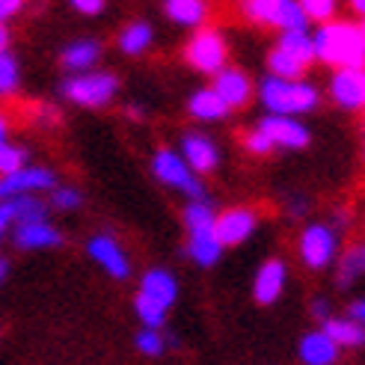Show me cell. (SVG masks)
<instances>
[{
	"label": "cell",
	"mask_w": 365,
	"mask_h": 365,
	"mask_svg": "<svg viewBox=\"0 0 365 365\" xmlns=\"http://www.w3.org/2000/svg\"><path fill=\"white\" fill-rule=\"evenodd\" d=\"M315 57L333 68H362L365 66V33L351 21H324L312 36Z\"/></svg>",
	"instance_id": "cell-1"
},
{
	"label": "cell",
	"mask_w": 365,
	"mask_h": 365,
	"mask_svg": "<svg viewBox=\"0 0 365 365\" xmlns=\"http://www.w3.org/2000/svg\"><path fill=\"white\" fill-rule=\"evenodd\" d=\"M259 96L270 113H282V116H300V113H309L318 107V89L300 78L267 75L262 81Z\"/></svg>",
	"instance_id": "cell-2"
},
{
	"label": "cell",
	"mask_w": 365,
	"mask_h": 365,
	"mask_svg": "<svg viewBox=\"0 0 365 365\" xmlns=\"http://www.w3.org/2000/svg\"><path fill=\"white\" fill-rule=\"evenodd\" d=\"M185 223L190 232V241H187L190 259L199 267H214L223 255V244L214 232V211L202 202V199H193V202L185 208Z\"/></svg>",
	"instance_id": "cell-3"
},
{
	"label": "cell",
	"mask_w": 365,
	"mask_h": 365,
	"mask_svg": "<svg viewBox=\"0 0 365 365\" xmlns=\"http://www.w3.org/2000/svg\"><path fill=\"white\" fill-rule=\"evenodd\" d=\"M119 93V78L110 71H71V78L63 83V96L78 107H104Z\"/></svg>",
	"instance_id": "cell-4"
},
{
	"label": "cell",
	"mask_w": 365,
	"mask_h": 365,
	"mask_svg": "<svg viewBox=\"0 0 365 365\" xmlns=\"http://www.w3.org/2000/svg\"><path fill=\"white\" fill-rule=\"evenodd\" d=\"M185 60L202 75H217L229 60V45L223 33L214 27H196V36L185 48Z\"/></svg>",
	"instance_id": "cell-5"
},
{
	"label": "cell",
	"mask_w": 365,
	"mask_h": 365,
	"mask_svg": "<svg viewBox=\"0 0 365 365\" xmlns=\"http://www.w3.org/2000/svg\"><path fill=\"white\" fill-rule=\"evenodd\" d=\"M152 173L158 181H163V185H170L181 193H187L190 199H205V187L202 181L196 178V173L187 167V160L181 158L178 152L173 149H160L155 158H152Z\"/></svg>",
	"instance_id": "cell-6"
},
{
	"label": "cell",
	"mask_w": 365,
	"mask_h": 365,
	"mask_svg": "<svg viewBox=\"0 0 365 365\" xmlns=\"http://www.w3.org/2000/svg\"><path fill=\"white\" fill-rule=\"evenodd\" d=\"M336 247H339L336 232L330 226H324V223L309 226L300 235V259L309 267H315V270H324L327 264L336 259Z\"/></svg>",
	"instance_id": "cell-7"
},
{
	"label": "cell",
	"mask_w": 365,
	"mask_h": 365,
	"mask_svg": "<svg viewBox=\"0 0 365 365\" xmlns=\"http://www.w3.org/2000/svg\"><path fill=\"white\" fill-rule=\"evenodd\" d=\"M57 187V175L45 167H24L9 175H0V199H9L18 193H39V190H53Z\"/></svg>",
	"instance_id": "cell-8"
},
{
	"label": "cell",
	"mask_w": 365,
	"mask_h": 365,
	"mask_svg": "<svg viewBox=\"0 0 365 365\" xmlns=\"http://www.w3.org/2000/svg\"><path fill=\"white\" fill-rule=\"evenodd\" d=\"M330 96L344 110H365V66L339 68L330 81Z\"/></svg>",
	"instance_id": "cell-9"
},
{
	"label": "cell",
	"mask_w": 365,
	"mask_h": 365,
	"mask_svg": "<svg viewBox=\"0 0 365 365\" xmlns=\"http://www.w3.org/2000/svg\"><path fill=\"white\" fill-rule=\"evenodd\" d=\"M259 128L270 137L273 145H282V149H306L309 145V128L303 122H297L294 116L270 113L262 119Z\"/></svg>",
	"instance_id": "cell-10"
},
{
	"label": "cell",
	"mask_w": 365,
	"mask_h": 365,
	"mask_svg": "<svg viewBox=\"0 0 365 365\" xmlns=\"http://www.w3.org/2000/svg\"><path fill=\"white\" fill-rule=\"evenodd\" d=\"M255 214L250 208H229L220 217H214V232L223 247H238L255 232Z\"/></svg>",
	"instance_id": "cell-11"
},
{
	"label": "cell",
	"mask_w": 365,
	"mask_h": 365,
	"mask_svg": "<svg viewBox=\"0 0 365 365\" xmlns=\"http://www.w3.org/2000/svg\"><path fill=\"white\" fill-rule=\"evenodd\" d=\"M214 93L223 98V104L229 110H238V107H247L250 96H252V81L244 75L241 68H220L214 75Z\"/></svg>",
	"instance_id": "cell-12"
},
{
	"label": "cell",
	"mask_w": 365,
	"mask_h": 365,
	"mask_svg": "<svg viewBox=\"0 0 365 365\" xmlns=\"http://www.w3.org/2000/svg\"><path fill=\"white\" fill-rule=\"evenodd\" d=\"M181 158H185L187 167L199 175L214 173L217 163H220V152H217V145L205 134H187L181 140Z\"/></svg>",
	"instance_id": "cell-13"
},
{
	"label": "cell",
	"mask_w": 365,
	"mask_h": 365,
	"mask_svg": "<svg viewBox=\"0 0 365 365\" xmlns=\"http://www.w3.org/2000/svg\"><path fill=\"white\" fill-rule=\"evenodd\" d=\"M285 277H288L285 262H279V259L264 262V264L259 267V273H255V282H252L255 300H259L262 306L277 303L279 294H282V288H285Z\"/></svg>",
	"instance_id": "cell-14"
},
{
	"label": "cell",
	"mask_w": 365,
	"mask_h": 365,
	"mask_svg": "<svg viewBox=\"0 0 365 365\" xmlns=\"http://www.w3.org/2000/svg\"><path fill=\"white\" fill-rule=\"evenodd\" d=\"M89 255L110 273V277L116 279H125L128 273H131V264H128V255L122 252V247L113 241V238H107V235H98V238L89 241Z\"/></svg>",
	"instance_id": "cell-15"
},
{
	"label": "cell",
	"mask_w": 365,
	"mask_h": 365,
	"mask_svg": "<svg viewBox=\"0 0 365 365\" xmlns=\"http://www.w3.org/2000/svg\"><path fill=\"white\" fill-rule=\"evenodd\" d=\"M15 244L21 250H48V247H60L63 235L53 229L48 220L15 223Z\"/></svg>",
	"instance_id": "cell-16"
},
{
	"label": "cell",
	"mask_w": 365,
	"mask_h": 365,
	"mask_svg": "<svg viewBox=\"0 0 365 365\" xmlns=\"http://www.w3.org/2000/svg\"><path fill=\"white\" fill-rule=\"evenodd\" d=\"M297 354H300V359L306 365H333L339 359V344L327 336L324 330H315V333L303 336Z\"/></svg>",
	"instance_id": "cell-17"
},
{
	"label": "cell",
	"mask_w": 365,
	"mask_h": 365,
	"mask_svg": "<svg viewBox=\"0 0 365 365\" xmlns=\"http://www.w3.org/2000/svg\"><path fill=\"white\" fill-rule=\"evenodd\" d=\"M140 294H145V297H152L155 303H160V306H173L175 303V297H178V282H175V277L173 273H167V270H149L143 277V282H140Z\"/></svg>",
	"instance_id": "cell-18"
},
{
	"label": "cell",
	"mask_w": 365,
	"mask_h": 365,
	"mask_svg": "<svg viewBox=\"0 0 365 365\" xmlns=\"http://www.w3.org/2000/svg\"><path fill=\"white\" fill-rule=\"evenodd\" d=\"M101 57V42L98 39H75V42H68L60 53V60H63V68L68 71H86V68H93Z\"/></svg>",
	"instance_id": "cell-19"
},
{
	"label": "cell",
	"mask_w": 365,
	"mask_h": 365,
	"mask_svg": "<svg viewBox=\"0 0 365 365\" xmlns=\"http://www.w3.org/2000/svg\"><path fill=\"white\" fill-rule=\"evenodd\" d=\"M163 12L181 27H202L208 18V0H163Z\"/></svg>",
	"instance_id": "cell-20"
},
{
	"label": "cell",
	"mask_w": 365,
	"mask_h": 365,
	"mask_svg": "<svg viewBox=\"0 0 365 365\" xmlns=\"http://www.w3.org/2000/svg\"><path fill=\"white\" fill-rule=\"evenodd\" d=\"M321 330L330 336L339 348H359V344H365V327L354 318H327Z\"/></svg>",
	"instance_id": "cell-21"
},
{
	"label": "cell",
	"mask_w": 365,
	"mask_h": 365,
	"mask_svg": "<svg viewBox=\"0 0 365 365\" xmlns=\"http://www.w3.org/2000/svg\"><path fill=\"white\" fill-rule=\"evenodd\" d=\"M152 42H155V30L145 21H131L128 27H122L119 39H116L119 51L128 53V57H140V53H145L152 48Z\"/></svg>",
	"instance_id": "cell-22"
},
{
	"label": "cell",
	"mask_w": 365,
	"mask_h": 365,
	"mask_svg": "<svg viewBox=\"0 0 365 365\" xmlns=\"http://www.w3.org/2000/svg\"><path fill=\"white\" fill-rule=\"evenodd\" d=\"M190 116L199 122H217L229 116V107L223 104V98L214 93V89H199V93L190 96Z\"/></svg>",
	"instance_id": "cell-23"
},
{
	"label": "cell",
	"mask_w": 365,
	"mask_h": 365,
	"mask_svg": "<svg viewBox=\"0 0 365 365\" xmlns=\"http://www.w3.org/2000/svg\"><path fill=\"white\" fill-rule=\"evenodd\" d=\"M279 48L288 51V53H294V57L309 66L315 60V42H312V36L306 33V27H294V30H282L279 36Z\"/></svg>",
	"instance_id": "cell-24"
},
{
	"label": "cell",
	"mask_w": 365,
	"mask_h": 365,
	"mask_svg": "<svg viewBox=\"0 0 365 365\" xmlns=\"http://www.w3.org/2000/svg\"><path fill=\"white\" fill-rule=\"evenodd\" d=\"M9 208H12V220L15 223H30V220H45L48 205L42 199H36L33 193H18L9 196Z\"/></svg>",
	"instance_id": "cell-25"
},
{
	"label": "cell",
	"mask_w": 365,
	"mask_h": 365,
	"mask_svg": "<svg viewBox=\"0 0 365 365\" xmlns=\"http://www.w3.org/2000/svg\"><path fill=\"white\" fill-rule=\"evenodd\" d=\"M21 86V66H18L15 53L6 48L0 51V98H9Z\"/></svg>",
	"instance_id": "cell-26"
},
{
	"label": "cell",
	"mask_w": 365,
	"mask_h": 365,
	"mask_svg": "<svg viewBox=\"0 0 365 365\" xmlns=\"http://www.w3.org/2000/svg\"><path fill=\"white\" fill-rule=\"evenodd\" d=\"M241 9L252 24L277 27V21H279V0H244Z\"/></svg>",
	"instance_id": "cell-27"
},
{
	"label": "cell",
	"mask_w": 365,
	"mask_h": 365,
	"mask_svg": "<svg viewBox=\"0 0 365 365\" xmlns=\"http://www.w3.org/2000/svg\"><path fill=\"white\" fill-rule=\"evenodd\" d=\"M267 68H270V75H277V78H303V71H306V66L294 57V53H288L282 48L270 51Z\"/></svg>",
	"instance_id": "cell-28"
},
{
	"label": "cell",
	"mask_w": 365,
	"mask_h": 365,
	"mask_svg": "<svg viewBox=\"0 0 365 365\" xmlns=\"http://www.w3.org/2000/svg\"><path fill=\"white\" fill-rule=\"evenodd\" d=\"M365 273V247H354L341 255V273H339V285L348 288L356 277Z\"/></svg>",
	"instance_id": "cell-29"
},
{
	"label": "cell",
	"mask_w": 365,
	"mask_h": 365,
	"mask_svg": "<svg viewBox=\"0 0 365 365\" xmlns=\"http://www.w3.org/2000/svg\"><path fill=\"white\" fill-rule=\"evenodd\" d=\"M134 309H137V315L145 327H155V330H160L163 321H167V306H160L155 303L152 297H145V294H137L134 300Z\"/></svg>",
	"instance_id": "cell-30"
},
{
	"label": "cell",
	"mask_w": 365,
	"mask_h": 365,
	"mask_svg": "<svg viewBox=\"0 0 365 365\" xmlns=\"http://www.w3.org/2000/svg\"><path fill=\"white\" fill-rule=\"evenodd\" d=\"M27 163V149H21V145H12L9 140L0 145V175H9L15 170H21Z\"/></svg>",
	"instance_id": "cell-31"
},
{
	"label": "cell",
	"mask_w": 365,
	"mask_h": 365,
	"mask_svg": "<svg viewBox=\"0 0 365 365\" xmlns=\"http://www.w3.org/2000/svg\"><path fill=\"white\" fill-rule=\"evenodd\" d=\"M336 4L339 0H300V6L306 12L309 21H330V18L336 15Z\"/></svg>",
	"instance_id": "cell-32"
},
{
	"label": "cell",
	"mask_w": 365,
	"mask_h": 365,
	"mask_svg": "<svg viewBox=\"0 0 365 365\" xmlns=\"http://www.w3.org/2000/svg\"><path fill=\"white\" fill-rule=\"evenodd\" d=\"M137 348L145 356H160L163 348H167V341H163V336L155 330V327H145V330L137 336Z\"/></svg>",
	"instance_id": "cell-33"
},
{
	"label": "cell",
	"mask_w": 365,
	"mask_h": 365,
	"mask_svg": "<svg viewBox=\"0 0 365 365\" xmlns=\"http://www.w3.org/2000/svg\"><path fill=\"white\" fill-rule=\"evenodd\" d=\"M51 205L60 208V211H71L81 205V193L75 187H53V196H51Z\"/></svg>",
	"instance_id": "cell-34"
},
{
	"label": "cell",
	"mask_w": 365,
	"mask_h": 365,
	"mask_svg": "<svg viewBox=\"0 0 365 365\" xmlns=\"http://www.w3.org/2000/svg\"><path fill=\"white\" fill-rule=\"evenodd\" d=\"M244 145H247V152H252V155H270L277 145L270 143V137L262 131V128H255L252 134H247L244 137Z\"/></svg>",
	"instance_id": "cell-35"
},
{
	"label": "cell",
	"mask_w": 365,
	"mask_h": 365,
	"mask_svg": "<svg viewBox=\"0 0 365 365\" xmlns=\"http://www.w3.org/2000/svg\"><path fill=\"white\" fill-rule=\"evenodd\" d=\"M68 4L81 15H101L104 12V0H68Z\"/></svg>",
	"instance_id": "cell-36"
},
{
	"label": "cell",
	"mask_w": 365,
	"mask_h": 365,
	"mask_svg": "<svg viewBox=\"0 0 365 365\" xmlns=\"http://www.w3.org/2000/svg\"><path fill=\"white\" fill-rule=\"evenodd\" d=\"M27 0H0V21H12V18L24 9Z\"/></svg>",
	"instance_id": "cell-37"
},
{
	"label": "cell",
	"mask_w": 365,
	"mask_h": 365,
	"mask_svg": "<svg viewBox=\"0 0 365 365\" xmlns=\"http://www.w3.org/2000/svg\"><path fill=\"white\" fill-rule=\"evenodd\" d=\"M15 220H12V208H9V199H4L0 202V238H4V232L12 226Z\"/></svg>",
	"instance_id": "cell-38"
},
{
	"label": "cell",
	"mask_w": 365,
	"mask_h": 365,
	"mask_svg": "<svg viewBox=\"0 0 365 365\" xmlns=\"http://www.w3.org/2000/svg\"><path fill=\"white\" fill-rule=\"evenodd\" d=\"M312 315L321 318V321H327V318H330V306H327L324 300H315V303H312Z\"/></svg>",
	"instance_id": "cell-39"
},
{
	"label": "cell",
	"mask_w": 365,
	"mask_h": 365,
	"mask_svg": "<svg viewBox=\"0 0 365 365\" xmlns=\"http://www.w3.org/2000/svg\"><path fill=\"white\" fill-rule=\"evenodd\" d=\"M351 318L359 321V324L365 327V300H356V303L351 306Z\"/></svg>",
	"instance_id": "cell-40"
},
{
	"label": "cell",
	"mask_w": 365,
	"mask_h": 365,
	"mask_svg": "<svg viewBox=\"0 0 365 365\" xmlns=\"http://www.w3.org/2000/svg\"><path fill=\"white\" fill-rule=\"evenodd\" d=\"M6 140H9V119L0 113V145H4Z\"/></svg>",
	"instance_id": "cell-41"
},
{
	"label": "cell",
	"mask_w": 365,
	"mask_h": 365,
	"mask_svg": "<svg viewBox=\"0 0 365 365\" xmlns=\"http://www.w3.org/2000/svg\"><path fill=\"white\" fill-rule=\"evenodd\" d=\"M9 48V27L6 21H0V51H6Z\"/></svg>",
	"instance_id": "cell-42"
},
{
	"label": "cell",
	"mask_w": 365,
	"mask_h": 365,
	"mask_svg": "<svg viewBox=\"0 0 365 365\" xmlns=\"http://www.w3.org/2000/svg\"><path fill=\"white\" fill-rule=\"evenodd\" d=\"M348 4H351V9H354L359 18H365V0H348Z\"/></svg>",
	"instance_id": "cell-43"
},
{
	"label": "cell",
	"mask_w": 365,
	"mask_h": 365,
	"mask_svg": "<svg viewBox=\"0 0 365 365\" xmlns=\"http://www.w3.org/2000/svg\"><path fill=\"white\" fill-rule=\"evenodd\" d=\"M128 116H131V119H143V107H128Z\"/></svg>",
	"instance_id": "cell-44"
},
{
	"label": "cell",
	"mask_w": 365,
	"mask_h": 365,
	"mask_svg": "<svg viewBox=\"0 0 365 365\" xmlns=\"http://www.w3.org/2000/svg\"><path fill=\"white\" fill-rule=\"evenodd\" d=\"M6 270H9V264H6L4 259H0V282H4V279H6Z\"/></svg>",
	"instance_id": "cell-45"
},
{
	"label": "cell",
	"mask_w": 365,
	"mask_h": 365,
	"mask_svg": "<svg viewBox=\"0 0 365 365\" xmlns=\"http://www.w3.org/2000/svg\"><path fill=\"white\" fill-rule=\"evenodd\" d=\"M359 30H362V33H365V18H362V21H359Z\"/></svg>",
	"instance_id": "cell-46"
}]
</instances>
